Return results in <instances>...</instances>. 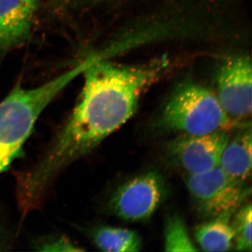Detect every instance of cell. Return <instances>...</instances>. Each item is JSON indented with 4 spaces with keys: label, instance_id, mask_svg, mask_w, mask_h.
<instances>
[{
    "label": "cell",
    "instance_id": "6da1fadb",
    "mask_svg": "<svg viewBox=\"0 0 252 252\" xmlns=\"http://www.w3.org/2000/svg\"><path fill=\"white\" fill-rule=\"evenodd\" d=\"M167 66L162 58L137 66L94 61L86 68L79 102L40 161L33 180L47 187L64 167L85 155L135 114L141 94Z\"/></svg>",
    "mask_w": 252,
    "mask_h": 252
},
{
    "label": "cell",
    "instance_id": "7a4b0ae2",
    "mask_svg": "<svg viewBox=\"0 0 252 252\" xmlns=\"http://www.w3.org/2000/svg\"><path fill=\"white\" fill-rule=\"evenodd\" d=\"M94 59H89L44 85L32 89H15L0 102V174L6 171L22 152L41 113Z\"/></svg>",
    "mask_w": 252,
    "mask_h": 252
},
{
    "label": "cell",
    "instance_id": "3957f363",
    "mask_svg": "<svg viewBox=\"0 0 252 252\" xmlns=\"http://www.w3.org/2000/svg\"><path fill=\"white\" fill-rule=\"evenodd\" d=\"M239 123L228 117L212 91L190 81L175 89L160 119L165 130L191 135L228 131Z\"/></svg>",
    "mask_w": 252,
    "mask_h": 252
},
{
    "label": "cell",
    "instance_id": "277c9868",
    "mask_svg": "<svg viewBox=\"0 0 252 252\" xmlns=\"http://www.w3.org/2000/svg\"><path fill=\"white\" fill-rule=\"evenodd\" d=\"M186 182L199 213L210 219L233 215L250 193L245 182L230 177L220 165L199 175H188Z\"/></svg>",
    "mask_w": 252,
    "mask_h": 252
},
{
    "label": "cell",
    "instance_id": "5b68a950",
    "mask_svg": "<svg viewBox=\"0 0 252 252\" xmlns=\"http://www.w3.org/2000/svg\"><path fill=\"white\" fill-rule=\"evenodd\" d=\"M165 186L160 174L149 171L136 176L113 194L109 207L114 215L127 221L148 220L162 203Z\"/></svg>",
    "mask_w": 252,
    "mask_h": 252
},
{
    "label": "cell",
    "instance_id": "8992f818",
    "mask_svg": "<svg viewBox=\"0 0 252 252\" xmlns=\"http://www.w3.org/2000/svg\"><path fill=\"white\" fill-rule=\"evenodd\" d=\"M217 98L230 119L240 122L251 115L252 73L249 56L225 61L217 72Z\"/></svg>",
    "mask_w": 252,
    "mask_h": 252
},
{
    "label": "cell",
    "instance_id": "52a82bcc",
    "mask_svg": "<svg viewBox=\"0 0 252 252\" xmlns=\"http://www.w3.org/2000/svg\"><path fill=\"white\" fill-rule=\"evenodd\" d=\"M229 138V133L225 130L205 135L182 134L169 143V153L188 175H199L220 165Z\"/></svg>",
    "mask_w": 252,
    "mask_h": 252
},
{
    "label": "cell",
    "instance_id": "ba28073f",
    "mask_svg": "<svg viewBox=\"0 0 252 252\" xmlns=\"http://www.w3.org/2000/svg\"><path fill=\"white\" fill-rule=\"evenodd\" d=\"M39 0H0V51L28 39Z\"/></svg>",
    "mask_w": 252,
    "mask_h": 252
},
{
    "label": "cell",
    "instance_id": "9c48e42d",
    "mask_svg": "<svg viewBox=\"0 0 252 252\" xmlns=\"http://www.w3.org/2000/svg\"><path fill=\"white\" fill-rule=\"evenodd\" d=\"M252 132L251 124L245 125L228 140L220 166L230 177L245 182L252 174Z\"/></svg>",
    "mask_w": 252,
    "mask_h": 252
},
{
    "label": "cell",
    "instance_id": "30bf717a",
    "mask_svg": "<svg viewBox=\"0 0 252 252\" xmlns=\"http://www.w3.org/2000/svg\"><path fill=\"white\" fill-rule=\"evenodd\" d=\"M232 214H225L198 225L194 237L205 252H227L233 248L235 233Z\"/></svg>",
    "mask_w": 252,
    "mask_h": 252
},
{
    "label": "cell",
    "instance_id": "8fae6325",
    "mask_svg": "<svg viewBox=\"0 0 252 252\" xmlns=\"http://www.w3.org/2000/svg\"><path fill=\"white\" fill-rule=\"evenodd\" d=\"M94 240L99 250L107 252H137L142 246L137 232L117 227H100L94 231Z\"/></svg>",
    "mask_w": 252,
    "mask_h": 252
},
{
    "label": "cell",
    "instance_id": "7c38bea8",
    "mask_svg": "<svg viewBox=\"0 0 252 252\" xmlns=\"http://www.w3.org/2000/svg\"><path fill=\"white\" fill-rule=\"evenodd\" d=\"M164 240V248L167 252L198 251L190 240L185 221L177 215L167 219Z\"/></svg>",
    "mask_w": 252,
    "mask_h": 252
},
{
    "label": "cell",
    "instance_id": "4fadbf2b",
    "mask_svg": "<svg viewBox=\"0 0 252 252\" xmlns=\"http://www.w3.org/2000/svg\"><path fill=\"white\" fill-rule=\"evenodd\" d=\"M236 251L252 252V205L249 203L237 212L232 221Z\"/></svg>",
    "mask_w": 252,
    "mask_h": 252
},
{
    "label": "cell",
    "instance_id": "5bb4252c",
    "mask_svg": "<svg viewBox=\"0 0 252 252\" xmlns=\"http://www.w3.org/2000/svg\"><path fill=\"white\" fill-rule=\"evenodd\" d=\"M44 251H78L79 249L76 248L70 242L65 239L61 238L48 241L41 245Z\"/></svg>",
    "mask_w": 252,
    "mask_h": 252
},
{
    "label": "cell",
    "instance_id": "9a60e30c",
    "mask_svg": "<svg viewBox=\"0 0 252 252\" xmlns=\"http://www.w3.org/2000/svg\"><path fill=\"white\" fill-rule=\"evenodd\" d=\"M64 1H74V0H63Z\"/></svg>",
    "mask_w": 252,
    "mask_h": 252
}]
</instances>
